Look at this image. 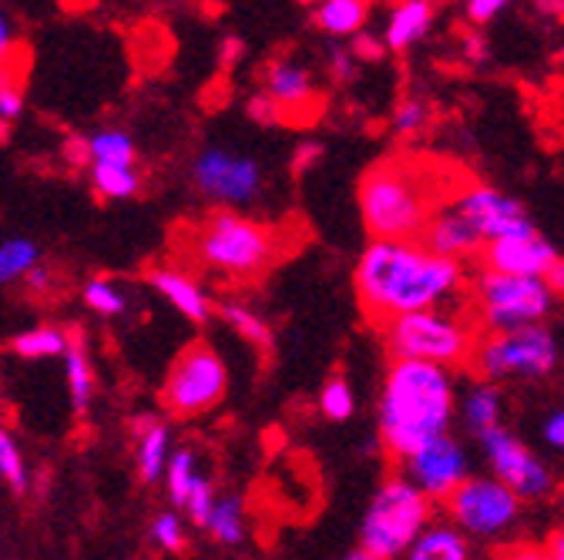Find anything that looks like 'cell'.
I'll list each match as a JSON object with an SVG mask.
<instances>
[{
	"instance_id": "cell-1",
	"label": "cell",
	"mask_w": 564,
	"mask_h": 560,
	"mask_svg": "<svg viewBox=\"0 0 564 560\" xmlns=\"http://www.w3.org/2000/svg\"><path fill=\"white\" fill-rule=\"evenodd\" d=\"M460 283V262L441 259L420 242H370L357 265L360 303L383 326L400 316L441 309Z\"/></svg>"
},
{
	"instance_id": "cell-2",
	"label": "cell",
	"mask_w": 564,
	"mask_h": 560,
	"mask_svg": "<svg viewBox=\"0 0 564 560\" xmlns=\"http://www.w3.org/2000/svg\"><path fill=\"white\" fill-rule=\"evenodd\" d=\"M454 413V383L447 370L431 363L393 360L383 403H380V437L403 463L427 443L447 437Z\"/></svg>"
},
{
	"instance_id": "cell-3",
	"label": "cell",
	"mask_w": 564,
	"mask_h": 560,
	"mask_svg": "<svg viewBox=\"0 0 564 560\" xmlns=\"http://www.w3.org/2000/svg\"><path fill=\"white\" fill-rule=\"evenodd\" d=\"M437 195L427 168L410 162L373 165L360 182V212L377 242H416L427 232Z\"/></svg>"
},
{
	"instance_id": "cell-4",
	"label": "cell",
	"mask_w": 564,
	"mask_h": 560,
	"mask_svg": "<svg viewBox=\"0 0 564 560\" xmlns=\"http://www.w3.org/2000/svg\"><path fill=\"white\" fill-rule=\"evenodd\" d=\"M383 336H387V349L393 353V360L431 363L441 370L474 363L477 342H480L470 322L444 309L400 316L383 326Z\"/></svg>"
},
{
	"instance_id": "cell-5",
	"label": "cell",
	"mask_w": 564,
	"mask_h": 560,
	"mask_svg": "<svg viewBox=\"0 0 564 560\" xmlns=\"http://www.w3.org/2000/svg\"><path fill=\"white\" fill-rule=\"evenodd\" d=\"M195 255L236 278L262 275L282 249V239L275 229L259 226L252 219H242L236 212H212L202 229L195 232Z\"/></svg>"
},
{
	"instance_id": "cell-6",
	"label": "cell",
	"mask_w": 564,
	"mask_h": 560,
	"mask_svg": "<svg viewBox=\"0 0 564 560\" xmlns=\"http://www.w3.org/2000/svg\"><path fill=\"white\" fill-rule=\"evenodd\" d=\"M431 497L406 476H390L367 507L360 547L377 560H397L406 553L431 520Z\"/></svg>"
},
{
	"instance_id": "cell-7",
	"label": "cell",
	"mask_w": 564,
	"mask_h": 560,
	"mask_svg": "<svg viewBox=\"0 0 564 560\" xmlns=\"http://www.w3.org/2000/svg\"><path fill=\"white\" fill-rule=\"evenodd\" d=\"M229 376L226 363L208 342H192L185 345L178 360L172 363V373L162 389V403L175 416H202L212 406H219L226 396Z\"/></svg>"
},
{
	"instance_id": "cell-8",
	"label": "cell",
	"mask_w": 564,
	"mask_h": 560,
	"mask_svg": "<svg viewBox=\"0 0 564 560\" xmlns=\"http://www.w3.org/2000/svg\"><path fill=\"white\" fill-rule=\"evenodd\" d=\"M557 363V345L547 329L528 326L514 332H494L477 342L474 370L484 383L501 376H547Z\"/></svg>"
},
{
	"instance_id": "cell-9",
	"label": "cell",
	"mask_w": 564,
	"mask_h": 560,
	"mask_svg": "<svg viewBox=\"0 0 564 560\" xmlns=\"http://www.w3.org/2000/svg\"><path fill=\"white\" fill-rule=\"evenodd\" d=\"M477 303L484 326L490 332H514L538 326V319L551 306V289L544 278H514L484 272L477 283Z\"/></svg>"
},
{
	"instance_id": "cell-10",
	"label": "cell",
	"mask_w": 564,
	"mask_h": 560,
	"mask_svg": "<svg viewBox=\"0 0 564 560\" xmlns=\"http://www.w3.org/2000/svg\"><path fill=\"white\" fill-rule=\"evenodd\" d=\"M518 497L501 480H484L470 476L464 486H457L447 497V514L457 527H464L474 537H494L508 530L518 520Z\"/></svg>"
},
{
	"instance_id": "cell-11",
	"label": "cell",
	"mask_w": 564,
	"mask_h": 560,
	"mask_svg": "<svg viewBox=\"0 0 564 560\" xmlns=\"http://www.w3.org/2000/svg\"><path fill=\"white\" fill-rule=\"evenodd\" d=\"M457 212L480 232V239L490 245V242H505V239H528V235H538L534 226L528 222L521 201L494 191V188H484V185H470L464 191H457V198L451 201Z\"/></svg>"
},
{
	"instance_id": "cell-12",
	"label": "cell",
	"mask_w": 564,
	"mask_h": 560,
	"mask_svg": "<svg viewBox=\"0 0 564 560\" xmlns=\"http://www.w3.org/2000/svg\"><path fill=\"white\" fill-rule=\"evenodd\" d=\"M480 443L487 450L494 473H498V480L511 490L518 501H538L554 486V476L547 473V466L508 430H501V427L490 430L480 437Z\"/></svg>"
},
{
	"instance_id": "cell-13",
	"label": "cell",
	"mask_w": 564,
	"mask_h": 560,
	"mask_svg": "<svg viewBox=\"0 0 564 560\" xmlns=\"http://www.w3.org/2000/svg\"><path fill=\"white\" fill-rule=\"evenodd\" d=\"M195 185L202 195L216 201L249 205L262 191V172L246 155H236L226 149H205L195 162Z\"/></svg>"
},
{
	"instance_id": "cell-14",
	"label": "cell",
	"mask_w": 564,
	"mask_h": 560,
	"mask_svg": "<svg viewBox=\"0 0 564 560\" xmlns=\"http://www.w3.org/2000/svg\"><path fill=\"white\" fill-rule=\"evenodd\" d=\"M406 480L423 490L427 497L447 501L457 486H464L470 480L467 473V453L460 450V443L454 437H441L434 443H427L420 453H413L406 460Z\"/></svg>"
},
{
	"instance_id": "cell-15",
	"label": "cell",
	"mask_w": 564,
	"mask_h": 560,
	"mask_svg": "<svg viewBox=\"0 0 564 560\" xmlns=\"http://www.w3.org/2000/svg\"><path fill=\"white\" fill-rule=\"evenodd\" d=\"M484 262H487V272H498V275L544 278L551 265L557 262V252L541 235H528V239H505V242L484 245Z\"/></svg>"
},
{
	"instance_id": "cell-16",
	"label": "cell",
	"mask_w": 564,
	"mask_h": 560,
	"mask_svg": "<svg viewBox=\"0 0 564 560\" xmlns=\"http://www.w3.org/2000/svg\"><path fill=\"white\" fill-rule=\"evenodd\" d=\"M420 245L427 252H434V255H441V259L457 262L464 255H474L484 245V239L454 205H441L434 212V219H431V226H427V232H423Z\"/></svg>"
},
{
	"instance_id": "cell-17",
	"label": "cell",
	"mask_w": 564,
	"mask_h": 560,
	"mask_svg": "<svg viewBox=\"0 0 564 560\" xmlns=\"http://www.w3.org/2000/svg\"><path fill=\"white\" fill-rule=\"evenodd\" d=\"M269 98L282 108V114L313 105V81L310 72L296 61H275L269 67Z\"/></svg>"
},
{
	"instance_id": "cell-18",
	"label": "cell",
	"mask_w": 564,
	"mask_h": 560,
	"mask_svg": "<svg viewBox=\"0 0 564 560\" xmlns=\"http://www.w3.org/2000/svg\"><path fill=\"white\" fill-rule=\"evenodd\" d=\"M152 286H155V289H159L185 319H192V322L208 319V303H205L198 283H195V278H188L185 272L159 268V272H152Z\"/></svg>"
},
{
	"instance_id": "cell-19",
	"label": "cell",
	"mask_w": 564,
	"mask_h": 560,
	"mask_svg": "<svg viewBox=\"0 0 564 560\" xmlns=\"http://www.w3.org/2000/svg\"><path fill=\"white\" fill-rule=\"evenodd\" d=\"M434 24V4H423V0H406V4L390 11L387 21V47L390 51H406L416 44Z\"/></svg>"
},
{
	"instance_id": "cell-20",
	"label": "cell",
	"mask_w": 564,
	"mask_h": 560,
	"mask_svg": "<svg viewBox=\"0 0 564 560\" xmlns=\"http://www.w3.org/2000/svg\"><path fill=\"white\" fill-rule=\"evenodd\" d=\"M406 560H470V547L454 527H431L406 550Z\"/></svg>"
},
{
	"instance_id": "cell-21",
	"label": "cell",
	"mask_w": 564,
	"mask_h": 560,
	"mask_svg": "<svg viewBox=\"0 0 564 560\" xmlns=\"http://www.w3.org/2000/svg\"><path fill=\"white\" fill-rule=\"evenodd\" d=\"M367 18H370V4H364V0H326V4L313 11V21L326 34H336V37L360 34Z\"/></svg>"
},
{
	"instance_id": "cell-22",
	"label": "cell",
	"mask_w": 564,
	"mask_h": 560,
	"mask_svg": "<svg viewBox=\"0 0 564 560\" xmlns=\"http://www.w3.org/2000/svg\"><path fill=\"white\" fill-rule=\"evenodd\" d=\"M464 419H467V427L484 437L490 430H498V419H501V393L494 389L490 383H480L467 393L464 399Z\"/></svg>"
},
{
	"instance_id": "cell-23",
	"label": "cell",
	"mask_w": 564,
	"mask_h": 560,
	"mask_svg": "<svg viewBox=\"0 0 564 560\" xmlns=\"http://www.w3.org/2000/svg\"><path fill=\"white\" fill-rule=\"evenodd\" d=\"M67 386H70V399H75V409H85L91 403V363L85 353L82 332H70V345H67Z\"/></svg>"
},
{
	"instance_id": "cell-24",
	"label": "cell",
	"mask_w": 564,
	"mask_h": 560,
	"mask_svg": "<svg viewBox=\"0 0 564 560\" xmlns=\"http://www.w3.org/2000/svg\"><path fill=\"white\" fill-rule=\"evenodd\" d=\"M67 345H70L67 332H61L54 326H41V329H31L14 339V353L24 360H47V356L67 353Z\"/></svg>"
},
{
	"instance_id": "cell-25",
	"label": "cell",
	"mask_w": 564,
	"mask_h": 560,
	"mask_svg": "<svg viewBox=\"0 0 564 560\" xmlns=\"http://www.w3.org/2000/svg\"><path fill=\"white\" fill-rule=\"evenodd\" d=\"M223 319H226L249 345L262 349V353H269V349H272V329H269V322H265L262 316H256L249 306H242V303H226V306H223Z\"/></svg>"
},
{
	"instance_id": "cell-26",
	"label": "cell",
	"mask_w": 564,
	"mask_h": 560,
	"mask_svg": "<svg viewBox=\"0 0 564 560\" xmlns=\"http://www.w3.org/2000/svg\"><path fill=\"white\" fill-rule=\"evenodd\" d=\"M138 466H141V480H159V473L165 470V457H169V430L162 424H152L145 433H138Z\"/></svg>"
},
{
	"instance_id": "cell-27",
	"label": "cell",
	"mask_w": 564,
	"mask_h": 560,
	"mask_svg": "<svg viewBox=\"0 0 564 560\" xmlns=\"http://www.w3.org/2000/svg\"><path fill=\"white\" fill-rule=\"evenodd\" d=\"M208 530L219 543H239L246 537V520H242V501L236 497H223L212 510V520H208Z\"/></svg>"
},
{
	"instance_id": "cell-28",
	"label": "cell",
	"mask_w": 564,
	"mask_h": 560,
	"mask_svg": "<svg viewBox=\"0 0 564 560\" xmlns=\"http://www.w3.org/2000/svg\"><path fill=\"white\" fill-rule=\"evenodd\" d=\"M37 265V245L28 239H11L0 245V286L14 283L18 275H28Z\"/></svg>"
},
{
	"instance_id": "cell-29",
	"label": "cell",
	"mask_w": 564,
	"mask_h": 560,
	"mask_svg": "<svg viewBox=\"0 0 564 560\" xmlns=\"http://www.w3.org/2000/svg\"><path fill=\"white\" fill-rule=\"evenodd\" d=\"M91 158L98 165H121V168H131L134 162V145L131 138L121 134V131H101L91 138Z\"/></svg>"
},
{
	"instance_id": "cell-30",
	"label": "cell",
	"mask_w": 564,
	"mask_h": 560,
	"mask_svg": "<svg viewBox=\"0 0 564 560\" xmlns=\"http://www.w3.org/2000/svg\"><path fill=\"white\" fill-rule=\"evenodd\" d=\"M91 182L105 198H128L138 191V175L134 168H121V165H98L91 168Z\"/></svg>"
},
{
	"instance_id": "cell-31",
	"label": "cell",
	"mask_w": 564,
	"mask_h": 560,
	"mask_svg": "<svg viewBox=\"0 0 564 560\" xmlns=\"http://www.w3.org/2000/svg\"><path fill=\"white\" fill-rule=\"evenodd\" d=\"M165 476H169V494H172V501L185 507V504H188V494H192V486H195V480H198L192 450H178V453L169 460Z\"/></svg>"
},
{
	"instance_id": "cell-32",
	"label": "cell",
	"mask_w": 564,
	"mask_h": 560,
	"mask_svg": "<svg viewBox=\"0 0 564 560\" xmlns=\"http://www.w3.org/2000/svg\"><path fill=\"white\" fill-rule=\"evenodd\" d=\"M319 409L329 416V419H346L352 416V389L346 380H329L319 393Z\"/></svg>"
},
{
	"instance_id": "cell-33",
	"label": "cell",
	"mask_w": 564,
	"mask_h": 560,
	"mask_svg": "<svg viewBox=\"0 0 564 560\" xmlns=\"http://www.w3.org/2000/svg\"><path fill=\"white\" fill-rule=\"evenodd\" d=\"M0 473L8 476V483L14 490H24L28 486V473H24V463H21V450L18 443L11 440V433L0 427Z\"/></svg>"
},
{
	"instance_id": "cell-34",
	"label": "cell",
	"mask_w": 564,
	"mask_h": 560,
	"mask_svg": "<svg viewBox=\"0 0 564 560\" xmlns=\"http://www.w3.org/2000/svg\"><path fill=\"white\" fill-rule=\"evenodd\" d=\"M85 303H88L95 312H101V316H118V312L124 309L121 293H118L111 283H105V278H95V283L85 286Z\"/></svg>"
},
{
	"instance_id": "cell-35",
	"label": "cell",
	"mask_w": 564,
	"mask_h": 560,
	"mask_svg": "<svg viewBox=\"0 0 564 560\" xmlns=\"http://www.w3.org/2000/svg\"><path fill=\"white\" fill-rule=\"evenodd\" d=\"M216 490H212V483L205 480V476H198L195 480V486H192V494H188V514H192V520L195 524H202V527H208V520H212V510H216Z\"/></svg>"
},
{
	"instance_id": "cell-36",
	"label": "cell",
	"mask_w": 564,
	"mask_h": 560,
	"mask_svg": "<svg viewBox=\"0 0 564 560\" xmlns=\"http://www.w3.org/2000/svg\"><path fill=\"white\" fill-rule=\"evenodd\" d=\"M24 108V95H21V81L18 75H11L4 64H0V118L11 121L18 118Z\"/></svg>"
},
{
	"instance_id": "cell-37",
	"label": "cell",
	"mask_w": 564,
	"mask_h": 560,
	"mask_svg": "<svg viewBox=\"0 0 564 560\" xmlns=\"http://www.w3.org/2000/svg\"><path fill=\"white\" fill-rule=\"evenodd\" d=\"M152 534H155L159 547H165V550H178L185 543V530L175 514H159L152 524Z\"/></svg>"
},
{
	"instance_id": "cell-38",
	"label": "cell",
	"mask_w": 564,
	"mask_h": 560,
	"mask_svg": "<svg viewBox=\"0 0 564 560\" xmlns=\"http://www.w3.org/2000/svg\"><path fill=\"white\" fill-rule=\"evenodd\" d=\"M423 121H427V105L416 101V98H406V101H400V108H397V114H393V124H397V131L410 134V131L423 128Z\"/></svg>"
},
{
	"instance_id": "cell-39",
	"label": "cell",
	"mask_w": 564,
	"mask_h": 560,
	"mask_svg": "<svg viewBox=\"0 0 564 560\" xmlns=\"http://www.w3.org/2000/svg\"><path fill=\"white\" fill-rule=\"evenodd\" d=\"M494 560H551L544 543H531V540H518V543H505L498 547V557Z\"/></svg>"
},
{
	"instance_id": "cell-40",
	"label": "cell",
	"mask_w": 564,
	"mask_h": 560,
	"mask_svg": "<svg viewBox=\"0 0 564 560\" xmlns=\"http://www.w3.org/2000/svg\"><path fill=\"white\" fill-rule=\"evenodd\" d=\"M249 114H252L259 124H279L282 118H286V114H282V108H279L269 95H256V98L249 101Z\"/></svg>"
},
{
	"instance_id": "cell-41",
	"label": "cell",
	"mask_w": 564,
	"mask_h": 560,
	"mask_svg": "<svg viewBox=\"0 0 564 560\" xmlns=\"http://www.w3.org/2000/svg\"><path fill=\"white\" fill-rule=\"evenodd\" d=\"M505 8H508L505 0H470V4H467V18H470L474 24H487V21L498 18Z\"/></svg>"
},
{
	"instance_id": "cell-42",
	"label": "cell",
	"mask_w": 564,
	"mask_h": 560,
	"mask_svg": "<svg viewBox=\"0 0 564 560\" xmlns=\"http://www.w3.org/2000/svg\"><path fill=\"white\" fill-rule=\"evenodd\" d=\"M383 44L370 34H360L357 41H352V57H364V61H380L383 57Z\"/></svg>"
},
{
	"instance_id": "cell-43",
	"label": "cell",
	"mask_w": 564,
	"mask_h": 560,
	"mask_svg": "<svg viewBox=\"0 0 564 560\" xmlns=\"http://www.w3.org/2000/svg\"><path fill=\"white\" fill-rule=\"evenodd\" d=\"M64 155L70 165H88L91 162V142H85V138H67V145H64Z\"/></svg>"
},
{
	"instance_id": "cell-44",
	"label": "cell",
	"mask_w": 564,
	"mask_h": 560,
	"mask_svg": "<svg viewBox=\"0 0 564 560\" xmlns=\"http://www.w3.org/2000/svg\"><path fill=\"white\" fill-rule=\"evenodd\" d=\"M544 440L554 447V450H564V409H557L547 424H544Z\"/></svg>"
},
{
	"instance_id": "cell-45",
	"label": "cell",
	"mask_w": 564,
	"mask_h": 560,
	"mask_svg": "<svg viewBox=\"0 0 564 560\" xmlns=\"http://www.w3.org/2000/svg\"><path fill=\"white\" fill-rule=\"evenodd\" d=\"M329 67H333V78L346 81V78L352 75V51H349V54H346L343 47H339V51H333V57H329Z\"/></svg>"
},
{
	"instance_id": "cell-46",
	"label": "cell",
	"mask_w": 564,
	"mask_h": 560,
	"mask_svg": "<svg viewBox=\"0 0 564 560\" xmlns=\"http://www.w3.org/2000/svg\"><path fill=\"white\" fill-rule=\"evenodd\" d=\"M544 283H547L551 296H564V255H557V262H554L551 272L544 275Z\"/></svg>"
},
{
	"instance_id": "cell-47",
	"label": "cell",
	"mask_w": 564,
	"mask_h": 560,
	"mask_svg": "<svg viewBox=\"0 0 564 560\" xmlns=\"http://www.w3.org/2000/svg\"><path fill=\"white\" fill-rule=\"evenodd\" d=\"M47 286H51V268L34 265V268L28 272V289H31V293H47Z\"/></svg>"
},
{
	"instance_id": "cell-48",
	"label": "cell",
	"mask_w": 564,
	"mask_h": 560,
	"mask_svg": "<svg viewBox=\"0 0 564 560\" xmlns=\"http://www.w3.org/2000/svg\"><path fill=\"white\" fill-rule=\"evenodd\" d=\"M544 547H547L551 560H564V524L551 530V537L544 540Z\"/></svg>"
},
{
	"instance_id": "cell-49",
	"label": "cell",
	"mask_w": 564,
	"mask_h": 560,
	"mask_svg": "<svg viewBox=\"0 0 564 560\" xmlns=\"http://www.w3.org/2000/svg\"><path fill=\"white\" fill-rule=\"evenodd\" d=\"M319 152H323V149H319V145H313V142H310V145H303V149H300V155H296V165H293V168H296V172H303L310 162H316V158H319Z\"/></svg>"
},
{
	"instance_id": "cell-50",
	"label": "cell",
	"mask_w": 564,
	"mask_h": 560,
	"mask_svg": "<svg viewBox=\"0 0 564 560\" xmlns=\"http://www.w3.org/2000/svg\"><path fill=\"white\" fill-rule=\"evenodd\" d=\"M11 54V28L4 21V14H0V57H8Z\"/></svg>"
},
{
	"instance_id": "cell-51",
	"label": "cell",
	"mask_w": 564,
	"mask_h": 560,
	"mask_svg": "<svg viewBox=\"0 0 564 560\" xmlns=\"http://www.w3.org/2000/svg\"><path fill=\"white\" fill-rule=\"evenodd\" d=\"M236 54H242V41H239V37H226V51H223V57H226V61H232Z\"/></svg>"
},
{
	"instance_id": "cell-52",
	"label": "cell",
	"mask_w": 564,
	"mask_h": 560,
	"mask_svg": "<svg viewBox=\"0 0 564 560\" xmlns=\"http://www.w3.org/2000/svg\"><path fill=\"white\" fill-rule=\"evenodd\" d=\"M343 560H377V557H373V553H367V550L360 547V550H352V553H346Z\"/></svg>"
},
{
	"instance_id": "cell-53",
	"label": "cell",
	"mask_w": 564,
	"mask_h": 560,
	"mask_svg": "<svg viewBox=\"0 0 564 560\" xmlns=\"http://www.w3.org/2000/svg\"><path fill=\"white\" fill-rule=\"evenodd\" d=\"M467 47H470V54H484V41H477V37H467Z\"/></svg>"
},
{
	"instance_id": "cell-54",
	"label": "cell",
	"mask_w": 564,
	"mask_h": 560,
	"mask_svg": "<svg viewBox=\"0 0 564 560\" xmlns=\"http://www.w3.org/2000/svg\"><path fill=\"white\" fill-rule=\"evenodd\" d=\"M8 138H11V131H8L4 118H0V145H4V142H8Z\"/></svg>"
},
{
	"instance_id": "cell-55",
	"label": "cell",
	"mask_w": 564,
	"mask_h": 560,
	"mask_svg": "<svg viewBox=\"0 0 564 560\" xmlns=\"http://www.w3.org/2000/svg\"><path fill=\"white\" fill-rule=\"evenodd\" d=\"M561 61H564V47H561Z\"/></svg>"
}]
</instances>
